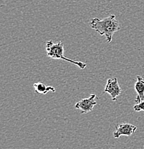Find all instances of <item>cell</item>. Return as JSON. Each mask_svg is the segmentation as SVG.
<instances>
[{
  "mask_svg": "<svg viewBox=\"0 0 144 149\" xmlns=\"http://www.w3.org/2000/svg\"><path fill=\"white\" fill-rule=\"evenodd\" d=\"M46 52H47V55L49 58L69 62V63L77 65L81 70L85 69L87 66L86 63L77 61V60H71V59L65 57L64 55V44L62 41H59L58 42H53L52 40H48L46 42Z\"/></svg>",
  "mask_w": 144,
  "mask_h": 149,
  "instance_id": "obj_2",
  "label": "cell"
},
{
  "mask_svg": "<svg viewBox=\"0 0 144 149\" xmlns=\"http://www.w3.org/2000/svg\"><path fill=\"white\" fill-rule=\"evenodd\" d=\"M134 109L136 112L144 111V100L139 103H136L134 106Z\"/></svg>",
  "mask_w": 144,
  "mask_h": 149,
  "instance_id": "obj_8",
  "label": "cell"
},
{
  "mask_svg": "<svg viewBox=\"0 0 144 149\" xmlns=\"http://www.w3.org/2000/svg\"><path fill=\"white\" fill-rule=\"evenodd\" d=\"M34 88L36 93L38 94H47L49 92L55 93L56 91L55 88L53 86H47V85H45L44 83L38 82V83H35L33 85Z\"/></svg>",
  "mask_w": 144,
  "mask_h": 149,
  "instance_id": "obj_7",
  "label": "cell"
},
{
  "mask_svg": "<svg viewBox=\"0 0 144 149\" xmlns=\"http://www.w3.org/2000/svg\"><path fill=\"white\" fill-rule=\"evenodd\" d=\"M122 90L120 88V86L119 85L118 79L115 78L108 79L107 80V83L106 85V88L104 89V93H108L111 95L112 100L116 101L117 97L121 94Z\"/></svg>",
  "mask_w": 144,
  "mask_h": 149,
  "instance_id": "obj_5",
  "label": "cell"
},
{
  "mask_svg": "<svg viewBox=\"0 0 144 149\" xmlns=\"http://www.w3.org/2000/svg\"><path fill=\"white\" fill-rule=\"evenodd\" d=\"M137 130L136 125L128 123H119L115 125V130L113 132V136L115 139H118L120 136H131Z\"/></svg>",
  "mask_w": 144,
  "mask_h": 149,
  "instance_id": "obj_4",
  "label": "cell"
},
{
  "mask_svg": "<svg viewBox=\"0 0 144 149\" xmlns=\"http://www.w3.org/2000/svg\"><path fill=\"white\" fill-rule=\"evenodd\" d=\"M96 98H97L96 94H91L90 97L82 99L77 102L75 105V108L80 110L81 114H87L92 111L94 106L97 105V102L95 100Z\"/></svg>",
  "mask_w": 144,
  "mask_h": 149,
  "instance_id": "obj_3",
  "label": "cell"
},
{
  "mask_svg": "<svg viewBox=\"0 0 144 149\" xmlns=\"http://www.w3.org/2000/svg\"><path fill=\"white\" fill-rule=\"evenodd\" d=\"M135 90L137 93L136 98V103L143 101L144 100V80L141 75L137 76V80L134 85Z\"/></svg>",
  "mask_w": 144,
  "mask_h": 149,
  "instance_id": "obj_6",
  "label": "cell"
},
{
  "mask_svg": "<svg viewBox=\"0 0 144 149\" xmlns=\"http://www.w3.org/2000/svg\"><path fill=\"white\" fill-rule=\"evenodd\" d=\"M90 26L99 35L106 37L107 42L109 43L112 41L114 34L120 29V24L114 15H110L103 19L97 17L92 19Z\"/></svg>",
  "mask_w": 144,
  "mask_h": 149,
  "instance_id": "obj_1",
  "label": "cell"
}]
</instances>
